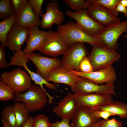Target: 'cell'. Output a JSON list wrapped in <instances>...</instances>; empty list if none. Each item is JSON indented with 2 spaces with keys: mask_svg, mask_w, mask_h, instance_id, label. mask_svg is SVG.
Listing matches in <instances>:
<instances>
[{
  "mask_svg": "<svg viewBox=\"0 0 127 127\" xmlns=\"http://www.w3.org/2000/svg\"><path fill=\"white\" fill-rule=\"evenodd\" d=\"M15 102L24 103L29 111L33 112L43 109L48 102L49 105L53 102L55 97L50 95L39 86L32 84L31 87L24 93L14 92Z\"/></svg>",
  "mask_w": 127,
  "mask_h": 127,
  "instance_id": "1",
  "label": "cell"
},
{
  "mask_svg": "<svg viewBox=\"0 0 127 127\" xmlns=\"http://www.w3.org/2000/svg\"><path fill=\"white\" fill-rule=\"evenodd\" d=\"M91 51L87 57L94 71L106 68L118 60L120 55L116 50L104 46L100 43L91 45Z\"/></svg>",
  "mask_w": 127,
  "mask_h": 127,
  "instance_id": "2",
  "label": "cell"
},
{
  "mask_svg": "<svg viewBox=\"0 0 127 127\" xmlns=\"http://www.w3.org/2000/svg\"><path fill=\"white\" fill-rule=\"evenodd\" d=\"M64 36L59 31L49 30L45 39L38 50L53 57L63 55L69 47Z\"/></svg>",
  "mask_w": 127,
  "mask_h": 127,
  "instance_id": "3",
  "label": "cell"
},
{
  "mask_svg": "<svg viewBox=\"0 0 127 127\" xmlns=\"http://www.w3.org/2000/svg\"><path fill=\"white\" fill-rule=\"evenodd\" d=\"M57 30L64 36L69 47L77 42L86 43L91 45L100 43L97 37L88 34L76 23L72 21L57 26Z\"/></svg>",
  "mask_w": 127,
  "mask_h": 127,
  "instance_id": "4",
  "label": "cell"
},
{
  "mask_svg": "<svg viewBox=\"0 0 127 127\" xmlns=\"http://www.w3.org/2000/svg\"><path fill=\"white\" fill-rule=\"evenodd\" d=\"M0 81L12 88L15 92L22 93L31 86L32 79L26 70L19 68L2 73Z\"/></svg>",
  "mask_w": 127,
  "mask_h": 127,
  "instance_id": "5",
  "label": "cell"
},
{
  "mask_svg": "<svg viewBox=\"0 0 127 127\" xmlns=\"http://www.w3.org/2000/svg\"><path fill=\"white\" fill-rule=\"evenodd\" d=\"M115 86L113 84L99 85L86 78L79 76L75 85L71 87L74 93L85 94L91 93L116 95Z\"/></svg>",
  "mask_w": 127,
  "mask_h": 127,
  "instance_id": "6",
  "label": "cell"
},
{
  "mask_svg": "<svg viewBox=\"0 0 127 127\" xmlns=\"http://www.w3.org/2000/svg\"><path fill=\"white\" fill-rule=\"evenodd\" d=\"M127 31V21L106 26L96 36L100 43L110 49L116 50L118 47L117 40L119 37Z\"/></svg>",
  "mask_w": 127,
  "mask_h": 127,
  "instance_id": "7",
  "label": "cell"
},
{
  "mask_svg": "<svg viewBox=\"0 0 127 127\" xmlns=\"http://www.w3.org/2000/svg\"><path fill=\"white\" fill-rule=\"evenodd\" d=\"M84 43L77 42L71 44L63 55L61 66L68 70L80 71L79 65L82 60L89 55Z\"/></svg>",
  "mask_w": 127,
  "mask_h": 127,
  "instance_id": "8",
  "label": "cell"
},
{
  "mask_svg": "<svg viewBox=\"0 0 127 127\" xmlns=\"http://www.w3.org/2000/svg\"><path fill=\"white\" fill-rule=\"evenodd\" d=\"M28 60L26 55L21 49L13 52V56L10 57V60L8 63V65L23 67L27 72L32 80L35 82V84L39 86L45 91H46L43 87V85L49 89L57 91L58 88L56 85L48 82L40 75L32 71L28 68L27 65V63L29 62Z\"/></svg>",
  "mask_w": 127,
  "mask_h": 127,
  "instance_id": "9",
  "label": "cell"
},
{
  "mask_svg": "<svg viewBox=\"0 0 127 127\" xmlns=\"http://www.w3.org/2000/svg\"><path fill=\"white\" fill-rule=\"evenodd\" d=\"M66 15L74 20L78 24L87 34L96 37L105 27L90 17L87 9L75 12L68 11Z\"/></svg>",
  "mask_w": 127,
  "mask_h": 127,
  "instance_id": "10",
  "label": "cell"
},
{
  "mask_svg": "<svg viewBox=\"0 0 127 127\" xmlns=\"http://www.w3.org/2000/svg\"><path fill=\"white\" fill-rule=\"evenodd\" d=\"M26 55L36 66V73L46 80L52 70L61 66V60L59 58L46 57L34 52Z\"/></svg>",
  "mask_w": 127,
  "mask_h": 127,
  "instance_id": "11",
  "label": "cell"
},
{
  "mask_svg": "<svg viewBox=\"0 0 127 127\" xmlns=\"http://www.w3.org/2000/svg\"><path fill=\"white\" fill-rule=\"evenodd\" d=\"M86 1L89 4L87 9L88 15L104 26L121 22L118 16L105 7L93 2L92 0Z\"/></svg>",
  "mask_w": 127,
  "mask_h": 127,
  "instance_id": "12",
  "label": "cell"
},
{
  "mask_svg": "<svg viewBox=\"0 0 127 127\" xmlns=\"http://www.w3.org/2000/svg\"><path fill=\"white\" fill-rule=\"evenodd\" d=\"M29 28L15 23L7 36L5 46L13 52L18 51L26 41L29 35Z\"/></svg>",
  "mask_w": 127,
  "mask_h": 127,
  "instance_id": "13",
  "label": "cell"
},
{
  "mask_svg": "<svg viewBox=\"0 0 127 127\" xmlns=\"http://www.w3.org/2000/svg\"><path fill=\"white\" fill-rule=\"evenodd\" d=\"M46 12L41 16L40 27L49 30L53 24L57 26L62 24L64 20V14L59 9L56 1L52 0L47 3Z\"/></svg>",
  "mask_w": 127,
  "mask_h": 127,
  "instance_id": "14",
  "label": "cell"
},
{
  "mask_svg": "<svg viewBox=\"0 0 127 127\" xmlns=\"http://www.w3.org/2000/svg\"><path fill=\"white\" fill-rule=\"evenodd\" d=\"M74 94L78 107H86L92 110L98 107L110 104L114 102L111 95H109L95 93Z\"/></svg>",
  "mask_w": 127,
  "mask_h": 127,
  "instance_id": "15",
  "label": "cell"
},
{
  "mask_svg": "<svg viewBox=\"0 0 127 127\" xmlns=\"http://www.w3.org/2000/svg\"><path fill=\"white\" fill-rule=\"evenodd\" d=\"M70 70L79 76L88 79L97 84L104 83L113 84L117 79V75L112 65L103 69L87 73L72 70Z\"/></svg>",
  "mask_w": 127,
  "mask_h": 127,
  "instance_id": "16",
  "label": "cell"
},
{
  "mask_svg": "<svg viewBox=\"0 0 127 127\" xmlns=\"http://www.w3.org/2000/svg\"><path fill=\"white\" fill-rule=\"evenodd\" d=\"M78 107L74 94L68 92L53 108L52 111L61 119H67L70 120Z\"/></svg>",
  "mask_w": 127,
  "mask_h": 127,
  "instance_id": "17",
  "label": "cell"
},
{
  "mask_svg": "<svg viewBox=\"0 0 127 127\" xmlns=\"http://www.w3.org/2000/svg\"><path fill=\"white\" fill-rule=\"evenodd\" d=\"M92 110L85 107H78L71 119V127H93L100 119L94 117Z\"/></svg>",
  "mask_w": 127,
  "mask_h": 127,
  "instance_id": "18",
  "label": "cell"
},
{
  "mask_svg": "<svg viewBox=\"0 0 127 127\" xmlns=\"http://www.w3.org/2000/svg\"><path fill=\"white\" fill-rule=\"evenodd\" d=\"M79 76L75 73L62 66L57 67L50 73L46 80L55 84L63 83L72 87L75 84Z\"/></svg>",
  "mask_w": 127,
  "mask_h": 127,
  "instance_id": "19",
  "label": "cell"
},
{
  "mask_svg": "<svg viewBox=\"0 0 127 127\" xmlns=\"http://www.w3.org/2000/svg\"><path fill=\"white\" fill-rule=\"evenodd\" d=\"M48 31L41 30L38 27L29 28V35L26 40L27 44L23 50L27 55L38 50L44 40Z\"/></svg>",
  "mask_w": 127,
  "mask_h": 127,
  "instance_id": "20",
  "label": "cell"
},
{
  "mask_svg": "<svg viewBox=\"0 0 127 127\" xmlns=\"http://www.w3.org/2000/svg\"><path fill=\"white\" fill-rule=\"evenodd\" d=\"M15 23L29 28L40 26L41 21L40 17L33 12L29 1L24 9L17 16Z\"/></svg>",
  "mask_w": 127,
  "mask_h": 127,
  "instance_id": "21",
  "label": "cell"
},
{
  "mask_svg": "<svg viewBox=\"0 0 127 127\" xmlns=\"http://www.w3.org/2000/svg\"><path fill=\"white\" fill-rule=\"evenodd\" d=\"M13 105L16 119V127H22L29 117V110L26 104L23 102H16Z\"/></svg>",
  "mask_w": 127,
  "mask_h": 127,
  "instance_id": "22",
  "label": "cell"
},
{
  "mask_svg": "<svg viewBox=\"0 0 127 127\" xmlns=\"http://www.w3.org/2000/svg\"><path fill=\"white\" fill-rule=\"evenodd\" d=\"M103 110L108 111L120 117L127 119V105L116 101L103 106L97 107L93 110Z\"/></svg>",
  "mask_w": 127,
  "mask_h": 127,
  "instance_id": "23",
  "label": "cell"
},
{
  "mask_svg": "<svg viewBox=\"0 0 127 127\" xmlns=\"http://www.w3.org/2000/svg\"><path fill=\"white\" fill-rule=\"evenodd\" d=\"M17 16L15 15L3 20L0 22V41L1 45L5 47L6 40L8 34L16 23Z\"/></svg>",
  "mask_w": 127,
  "mask_h": 127,
  "instance_id": "24",
  "label": "cell"
},
{
  "mask_svg": "<svg viewBox=\"0 0 127 127\" xmlns=\"http://www.w3.org/2000/svg\"><path fill=\"white\" fill-rule=\"evenodd\" d=\"M1 114L2 117L5 119L8 127H16V119L13 105L5 107Z\"/></svg>",
  "mask_w": 127,
  "mask_h": 127,
  "instance_id": "25",
  "label": "cell"
},
{
  "mask_svg": "<svg viewBox=\"0 0 127 127\" xmlns=\"http://www.w3.org/2000/svg\"><path fill=\"white\" fill-rule=\"evenodd\" d=\"M16 15L13 10L10 0L0 1V18L3 20Z\"/></svg>",
  "mask_w": 127,
  "mask_h": 127,
  "instance_id": "26",
  "label": "cell"
},
{
  "mask_svg": "<svg viewBox=\"0 0 127 127\" xmlns=\"http://www.w3.org/2000/svg\"><path fill=\"white\" fill-rule=\"evenodd\" d=\"M63 1L73 11L77 12L88 7L89 4L83 0H64Z\"/></svg>",
  "mask_w": 127,
  "mask_h": 127,
  "instance_id": "27",
  "label": "cell"
},
{
  "mask_svg": "<svg viewBox=\"0 0 127 127\" xmlns=\"http://www.w3.org/2000/svg\"><path fill=\"white\" fill-rule=\"evenodd\" d=\"M14 91L10 87L3 82H0V100L8 101L14 99Z\"/></svg>",
  "mask_w": 127,
  "mask_h": 127,
  "instance_id": "28",
  "label": "cell"
},
{
  "mask_svg": "<svg viewBox=\"0 0 127 127\" xmlns=\"http://www.w3.org/2000/svg\"><path fill=\"white\" fill-rule=\"evenodd\" d=\"M94 2L108 8L115 15L118 16L116 8L121 0H92Z\"/></svg>",
  "mask_w": 127,
  "mask_h": 127,
  "instance_id": "29",
  "label": "cell"
},
{
  "mask_svg": "<svg viewBox=\"0 0 127 127\" xmlns=\"http://www.w3.org/2000/svg\"><path fill=\"white\" fill-rule=\"evenodd\" d=\"M11 7L17 16L24 9L29 2L27 0H10Z\"/></svg>",
  "mask_w": 127,
  "mask_h": 127,
  "instance_id": "30",
  "label": "cell"
},
{
  "mask_svg": "<svg viewBox=\"0 0 127 127\" xmlns=\"http://www.w3.org/2000/svg\"><path fill=\"white\" fill-rule=\"evenodd\" d=\"M48 117L44 115H40L34 118L32 127H50Z\"/></svg>",
  "mask_w": 127,
  "mask_h": 127,
  "instance_id": "31",
  "label": "cell"
},
{
  "mask_svg": "<svg viewBox=\"0 0 127 127\" xmlns=\"http://www.w3.org/2000/svg\"><path fill=\"white\" fill-rule=\"evenodd\" d=\"M32 9L35 15L39 17L43 14L42 7L44 0H29Z\"/></svg>",
  "mask_w": 127,
  "mask_h": 127,
  "instance_id": "32",
  "label": "cell"
},
{
  "mask_svg": "<svg viewBox=\"0 0 127 127\" xmlns=\"http://www.w3.org/2000/svg\"><path fill=\"white\" fill-rule=\"evenodd\" d=\"M80 71L84 73H89L94 71L93 67L87 56L82 60L79 65Z\"/></svg>",
  "mask_w": 127,
  "mask_h": 127,
  "instance_id": "33",
  "label": "cell"
},
{
  "mask_svg": "<svg viewBox=\"0 0 127 127\" xmlns=\"http://www.w3.org/2000/svg\"><path fill=\"white\" fill-rule=\"evenodd\" d=\"M93 116L96 118L100 119L102 118L104 120H107L111 116L115 115L105 110H93Z\"/></svg>",
  "mask_w": 127,
  "mask_h": 127,
  "instance_id": "34",
  "label": "cell"
},
{
  "mask_svg": "<svg viewBox=\"0 0 127 127\" xmlns=\"http://www.w3.org/2000/svg\"><path fill=\"white\" fill-rule=\"evenodd\" d=\"M122 122L115 118L104 120L101 127H122Z\"/></svg>",
  "mask_w": 127,
  "mask_h": 127,
  "instance_id": "35",
  "label": "cell"
},
{
  "mask_svg": "<svg viewBox=\"0 0 127 127\" xmlns=\"http://www.w3.org/2000/svg\"><path fill=\"white\" fill-rule=\"evenodd\" d=\"M5 48V47L0 45V68L4 69L7 68L9 66L6 59Z\"/></svg>",
  "mask_w": 127,
  "mask_h": 127,
  "instance_id": "36",
  "label": "cell"
},
{
  "mask_svg": "<svg viewBox=\"0 0 127 127\" xmlns=\"http://www.w3.org/2000/svg\"><path fill=\"white\" fill-rule=\"evenodd\" d=\"M70 120L67 119H61L54 123H50V127H71L69 122Z\"/></svg>",
  "mask_w": 127,
  "mask_h": 127,
  "instance_id": "37",
  "label": "cell"
},
{
  "mask_svg": "<svg viewBox=\"0 0 127 127\" xmlns=\"http://www.w3.org/2000/svg\"><path fill=\"white\" fill-rule=\"evenodd\" d=\"M116 10L118 12L122 13L124 16H127V8L120 3L117 6L116 8Z\"/></svg>",
  "mask_w": 127,
  "mask_h": 127,
  "instance_id": "38",
  "label": "cell"
},
{
  "mask_svg": "<svg viewBox=\"0 0 127 127\" xmlns=\"http://www.w3.org/2000/svg\"><path fill=\"white\" fill-rule=\"evenodd\" d=\"M34 118L30 117L26 123L22 127H32Z\"/></svg>",
  "mask_w": 127,
  "mask_h": 127,
  "instance_id": "39",
  "label": "cell"
},
{
  "mask_svg": "<svg viewBox=\"0 0 127 127\" xmlns=\"http://www.w3.org/2000/svg\"><path fill=\"white\" fill-rule=\"evenodd\" d=\"M104 121V119L100 120L93 127H101Z\"/></svg>",
  "mask_w": 127,
  "mask_h": 127,
  "instance_id": "40",
  "label": "cell"
},
{
  "mask_svg": "<svg viewBox=\"0 0 127 127\" xmlns=\"http://www.w3.org/2000/svg\"><path fill=\"white\" fill-rule=\"evenodd\" d=\"M120 3L125 7H127V0H121Z\"/></svg>",
  "mask_w": 127,
  "mask_h": 127,
  "instance_id": "41",
  "label": "cell"
},
{
  "mask_svg": "<svg viewBox=\"0 0 127 127\" xmlns=\"http://www.w3.org/2000/svg\"><path fill=\"white\" fill-rule=\"evenodd\" d=\"M1 121L2 124L3 125L4 127H8L5 120L2 117L1 119Z\"/></svg>",
  "mask_w": 127,
  "mask_h": 127,
  "instance_id": "42",
  "label": "cell"
},
{
  "mask_svg": "<svg viewBox=\"0 0 127 127\" xmlns=\"http://www.w3.org/2000/svg\"><path fill=\"white\" fill-rule=\"evenodd\" d=\"M126 34L123 35L124 37L126 38H127V31L126 32Z\"/></svg>",
  "mask_w": 127,
  "mask_h": 127,
  "instance_id": "43",
  "label": "cell"
}]
</instances>
